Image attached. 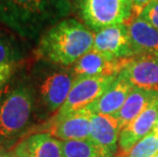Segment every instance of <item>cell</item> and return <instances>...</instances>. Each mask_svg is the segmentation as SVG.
I'll list each match as a JSON object with an SVG mask.
<instances>
[{"instance_id": "cell-1", "label": "cell", "mask_w": 158, "mask_h": 157, "mask_svg": "<svg viewBox=\"0 0 158 157\" xmlns=\"http://www.w3.org/2000/svg\"><path fill=\"white\" fill-rule=\"evenodd\" d=\"M70 0H0V23L19 38H40L52 26L68 19Z\"/></svg>"}, {"instance_id": "cell-2", "label": "cell", "mask_w": 158, "mask_h": 157, "mask_svg": "<svg viewBox=\"0 0 158 157\" xmlns=\"http://www.w3.org/2000/svg\"><path fill=\"white\" fill-rule=\"evenodd\" d=\"M92 31L75 19H64L39 38L36 56L39 60L61 66H72L93 49Z\"/></svg>"}, {"instance_id": "cell-3", "label": "cell", "mask_w": 158, "mask_h": 157, "mask_svg": "<svg viewBox=\"0 0 158 157\" xmlns=\"http://www.w3.org/2000/svg\"><path fill=\"white\" fill-rule=\"evenodd\" d=\"M35 115L34 96L29 80L16 72L0 88V148L9 149L25 134Z\"/></svg>"}, {"instance_id": "cell-4", "label": "cell", "mask_w": 158, "mask_h": 157, "mask_svg": "<svg viewBox=\"0 0 158 157\" xmlns=\"http://www.w3.org/2000/svg\"><path fill=\"white\" fill-rule=\"evenodd\" d=\"M77 76L70 68L40 60L29 80L35 103V115L44 118L64 104Z\"/></svg>"}, {"instance_id": "cell-5", "label": "cell", "mask_w": 158, "mask_h": 157, "mask_svg": "<svg viewBox=\"0 0 158 157\" xmlns=\"http://www.w3.org/2000/svg\"><path fill=\"white\" fill-rule=\"evenodd\" d=\"M73 4L83 24L95 33L126 24L134 13L131 0H73Z\"/></svg>"}, {"instance_id": "cell-6", "label": "cell", "mask_w": 158, "mask_h": 157, "mask_svg": "<svg viewBox=\"0 0 158 157\" xmlns=\"http://www.w3.org/2000/svg\"><path fill=\"white\" fill-rule=\"evenodd\" d=\"M117 76H77L64 104L56 114H66L92 104L108 89Z\"/></svg>"}, {"instance_id": "cell-7", "label": "cell", "mask_w": 158, "mask_h": 157, "mask_svg": "<svg viewBox=\"0 0 158 157\" xmlns=\"http://www.w3.org/2000/svg\"><path fill=\"white\" fill-rule=\"evenodd\" d=\"M91 118L92 113L85 107L66 114H55L49 121L47 129L50 135L61 141L90 140Z\"/></svg>"}, {"instance_id": "cell-8", "label": "cell", "mask_w": 158, "mask_h": 157, "mask_svg": "<svg viewBox=\"0 0 158 157\" xmlns=\"http://www.w3.org/2000/svg\"><path fill=\"white\" fill-rule=\"evenodd\" d=\"M93 50L114 59L136 56L126 24L110 26L96 32Z\"/></svg>"}, {"instance_id": "cell-9", "label": "cell", "mask_w": 158, "mask_h": 157, "mask_svg": "<svg viewBox=\"0 0 158 157\" xmlns=\"http://www.w3.org/2000/svg\"><path fill=\"white\" fill-rule=\"evenodd\" d=\"M158 119V96L134 121L123 128L118 139L115 157H127L140 140L153 131Z\"/></svg>"}, {"instance_id": "cell-10", "label": "cell", "mask_w": 158, "mask_h": 157, "mask_svg": "<svg viewBox=\"0 0 158 157\" xmlns=\"http://www.w3.org/2000/svg\"><path fill=\"white\" fill-rule=\"evenodd\" d=\"M122 128L113 115L95 113L92 114L90 140L102 150L105 157H114L118 148Z\"/></svg>"}, {"instance_id": "cell-11", "label": "cell", "mask_w": 158, "mask_h": 157, "mask_svg": "<svg viewBox=\"0 0 158 157\" xmlns=\"http://www.w3.org/2000/svg\"><path fill=\"white\" fill-rule=\"evenodd\" d=\"M119 73L134 87L158 92V57H131Z\"/></svg>"}, {"instance_id": "cell-12", "label": "cell", "mask_w": 158, "mask_h": 157, "mask_svg": "<svg viewBox=\"0 0 158 157\" xmlns=\"http://www.w3.org/2000/svg\"><path fill=\"white\" fill-rule=\"evenodd\" d=\"M130 58L114 59L92 49L70 66V69L76 76H117Z\"/></svg>"}, {"instance_id": "cell-13", "label": "cell", "mask_w": 158, "mask_h": 157, "mask_svg": "<svg viewBox=\"0 0 158 157\" xmlns=\"http://www.w3.org/2000/svg\"><path fill=\"white\" fill-rule=\"evenodd\" d=\"M133 87L134 86L122 73H118L112 84L108 87V89L95 102L88 105L86 108H88L92 114L95 113L108 115L115 114L123 105Z\"/></svg>"}, {"instance_id": "cell-14", "label": "cell", "mask_w": 158, "mask_h": 157, "mask_svg": "<svg viewBox=\"0 0 158 157\" xmlns=\"http://www.w3.org/2000/svg\"><path fill=\"white\" fill-rule=\"evenodd\" d=\"M131 44L136 56L158 57V30L140 16H136L129 24Z\"/></svg>"}, {"instance_id": "cell-15", "label": "cell", "mask_w": 158, "mask_h": 157, "mask_svg": "<svg viewBox=\"0 0 158 157\" xmlns=\"http://www.w3.org/2000/svg\"><path fill=\"white\" fill-rule=\"evenodd\" d=\"M157 96L158 92L133 87L123 105L115 114H113L122 130L137 118Z\"/></svg>"}, {"instance_id": "cell-16", "label": "cell", "mask_w": 158, "mask_h": 157, "mask_svg": "<svg viewBox=\"0 0 158 157\" xmlns=\"http://www.w3.org/2000/svg\"><path fill=\"white\" fill-rule=\"evenodd\" d=\"M18 35L0 23V66H15L23 59L25 51Z\"/></svg>"}, {"instance_id": "cell-17", "label": "cell", "mask_w": 158, "mask_h": 157, "mask_svg": "<svg viewBox=\"0 0 158 157\" xmlns=\"http://www.w3.org/2000/svg\"><path fill=\"white\" fill-rule=\"evenodd\" d=\"M25 140L30 157H62L61 141L49 133L32 134Z\"/></svg>"}, {"instance_id": "cell-18", "label": "cell", "mask_w": 158, "mask_h": 157, "mask_svg": "<svg viewBox=\"0 0 158 157\" xmlns=\"http://www.w3.org/2000/svg\"><path fill=\"white\" fill-rule=\"evenodd\" d=\"M62 157H105L98 146L91 140L61 141Z\"/></svg>"}, {"instance_id": "cell-19", "label": "cell", "mask_w": 158, "mask_h": 157, "mask_svg": "<svg viewBox=\"0 0 158 157\" xmlns=\"http://www.w3.org/2000/svg\"><path fill=\"white\" fill-rule=\"evenodd\" d=\"M158 153V136L153 131L133 147L127 157H154Z\"/></svg>"}, {"instance_id": "cell-20", "label": "cell", "mask_w": 158, "mask_h": 157, "mask_svg": "<svg viewBox=\"0 0 158 157\" xmlns=\"http://www.w3.org/2000/svg\"><path fill=\"white\" fill-rule=\"evenodd\" d=\"M139 16L158 30V0H152L141 11Z\"/></svg>"}, {"instance_id": "cell-21", "label": "cell", "mask_w": 158, "mask_h": 157, "mask_svg": "<svg viewBox=\"0 0 158 157\" xmlns=\"http://www.w3.org/2000/svg\"><path fill=\"white\" fill-rule=\"evenodd\" d=\"M15 72L16 68L15 66H0V88L11 78Z\"/></svg>"}, {"instance_id": "cell-22", "label": "cell", "mask_w": 158, "mask_h": 157, "mask_svg": "<svg viewBox=\"0 0 158 157\" xmlns=\"http://www.w3.org/2000/svg\"><path fill=\"white\" fill-rule=\"evenodd\" d=\"M151 1H152V0H131L132 5H133V11L136 14V16H139L141 11H142Z\"/></svg>"}, {"instance_id": "cell-23", "label": "cell", "mask_w": 158, "mask_h": 157, "mask_svg": "<svg viewBox=\"0 0 158 157\" xmlns=\"http://www.w3.org/2000/svg\"><path fill=\"white\" fill-rule=\"evenodd\" d=\"M13 152H15V157H30L28 154V150H27L26 140H23L21 143H18L13 149Z\"/></svg>"}, {"instance_id": "cell-24", "label": "cell", "mask_w": 158, "mask_h": 157, "mask_svg": "<svg viewBox=\"0 0 158 157\" xmlns=\"http://www.w3.org/2000/svg\"><path fill=\"white\" fill-rule=\"evenodd\" d=\"M0 157H15V152L13 150L0 148Z\"/></svg>"}, {"instance_id": "cell-25", "label": "cell", "mask_w": 158, "mask_h": 157, "mask_svg": "<svg viewBox=\"0 0 158 157\" xmlns=\"http://www.w3.org/2000/svg\"><path fill=\"white\" fill-rule=\"evenodd\" d=\"M153 132L156 134V135L158 136V119H157V122L155 123V126H154V128H153Z\"/></svg>"}, {"instance_id": "cell-26", "label": "cell", "mask_w": 158, "mask_h": 157, "mask_svg": "<svg viewBox=\"0 0 158 157\" xmlns=\"http://www.w3.org/2000/svg\"><path fill=\"white\" fill-rule=\"evenodd\" d=\"M154 157H158V153H157V154H156L155 156H154Z\"/></svg>"}, {"instance_id": "cell-27", "label": "cell", "mask_w": 158, "mask_h": 157, "mask_svg": "<svg viewBox=\"0 0 158 157\" xmlns=\"http://www.w3.org/2000/svg\"><path fill=\"white\" fill-rule=\"evenodd\" d=\"M114 157H115V156H114Z\"/></svg>"}]
</instances>
